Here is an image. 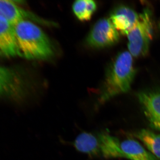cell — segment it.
Here are the masks:
<instances>
[{"instance_id": "obj_10", "label": "cell", "mask_w": 160, "mask_h": 160, "mask_svg": "<svg viewBox=\"0 0 160 160\" xmlns=\"http://www.w3.org/2000/svg\"><path fill=\"white\" fill-rule=\"evenodd\" d=\"M20 56L14 26L0 20V57Z\"/></svg>"}, {"instance_id": "obj_8", "label": "cell", "mask_w": 160, "mask_h": 160, "mask_svg": "<svg viewBox=\"0 0 160 160\" xmlns=\"http://www.w3.org/2000/svg\"><path fill=\"white\" fill-rule=\"evenodd\" d=\"M22 76L15 69L0 66V97H21L25 92Z\"/></svg>"}, {"instance_id": "obj_6", "label": "cell", "mask_w": 160, "mask_h": 160, "mask_svg": "<svg viewBox=\"0 0 160 160\" xmlns=\"http://www.w3.org/2000/svg\"><path fill=\"white\" fill-rule=\"evenodd\" d=\"M18 1L0 0V20L14 26L23 20L48 26H55L56 24L40 18L32 12L23 9Z\"/></svg>"}, {"instance_id": "obj_13", "label": "cell", "mask_w": 160, "mask_h": 160, "mask_svg": "<svg viewBox=\"0 0 160 160\" xmlns=\"http://www.w3.org/2000/svg\"><path fill=\"white\" fill-rule=\"evenodd\" d=\"M97 8L96 3L92 0H78L74 2L72 6L73 13L81 21L90 20Z\"/></svg>"}, {"instance_id": "obj_7", "label": "cell", "mask_w": 160, "mask_h": 160, "mask_svg": "<svg viewBox=\"0 0 160 160\" xmlns=\"http://www.w3.org/2000/svg\"><path fill=\"white\" fill-rule=\"evenodd\" d=\"M137 97L149 126L160 131V89L143 90Z\"/></svg>"}, {"instance_id": "obj_3", "label": "cell", "mask_w": 160, "mask_h": 160, "mask_svg": "<svg viewBox=\"0 0 160 160\" xmlns=\"http://www.w3.org/2000/svg\"><path fill=\"white\" fill-rule=\"evenodd\" d=\"M100 157L105 159L124 158L130 160H158L137 140H122L106 131L98 132Z\"/></svg>"}, {"instance_id": "obj_4", "label": "cell", "mask_w": 160, "mask_h": 160, "mask_svg": "<svg viewBox=\"0 0 160 160\" xmlns=\"http://www.w3.org/2000/svg\"><path fill=\"white\" fill-rule=\"evenodd\" d=\"M152 35L151 12L146 9L139 14L137 22L127 35L129 52L132 57H140L148 53Z\"/></svg>"}, {"instance_id": "obj_2", "label": "cell", "mask_w": 160, "mask_h": 160, "mask_svg": "<svg viewBox=\"0 0 160 160\" xmlns=\"http://www.w3.org/2000/svg\"><path fill=\"white\" fill-rule=\"evenodd\" d=\"M132 55L129 51L121 52L107 71L99 98L100 104L130 90L135 75Z\"/></svg>"}, {"instance_id": "obj_11", "label": "cell", "mask_w": 160, "mask_h": 160, "mask_svg": "<svg viewBox=\"0 0 160 160\" xmlns=\"http://www.w3.org/2000/svg\"><path fill=\"white\" fill-rule=\"evenodd\" d=\"M72 145L79 152L91 158L100 157V142L98 132L84 131L78 135Z\"/></svg>"}, {"instance_id": "obj_5", "label": "cell", "mask_w": 160, "mask_h": 160, "mask_svg": "<svg viewBox=\"0 0 160 160\" xmlns=\"http://www.w3.org/2000/svg\"><path fill=\"white\" fill-rule=\"evenodd\" d=\"M120 39V33L109 18L99 20L92 26L86 38V43L94 49H102L112 46Z\"/></svg>"}, {"instance_id": "obj_9", "label": "cell", "mask_w": 160, "mask_h": 160, "mask_svg": "<svg viewBox=\"0 0 160 160\" xmlns=\"http://www.w3.org/2000/svg\"><path fill=\"white\" fill-rule=\"evenodd\" d=\"M139 14L130 7L120 6L110 15V21L119 33L127 35L137 22Z\"/></svg>"}, {"instance_id": "obj_12", "label": "cell", "mask_w": 160, "mask_h": 160, "mask_svg": "<svg viewBox=\"0 0 160 160\" xmlns=\"http://www.w3.org/2000/svg\"><path fill=\"white\" fill-rule=\"evenodd\" d=\"M135 136L144 144L149 152L160 159V134L149 129H142Z\"/></svg>"}, {"instance_id": "obj_1", "label": "cell", "mask_w": 160, "mask_h": 160, "mask_svg": "<svg viewBox=\"0 0 160 160\" xmlns=\"http://www.w3.org/2000/svg\"><path fill=\"white\" fill-rule=\"evenodd\" d=\"M14 29L20 57L29 60H46L53 56L52 43L34 22L23 20L15 25Z\"/></svg>"}]
</instances>
